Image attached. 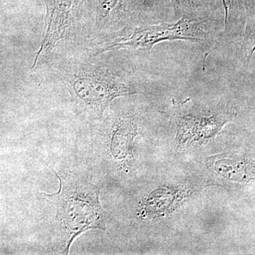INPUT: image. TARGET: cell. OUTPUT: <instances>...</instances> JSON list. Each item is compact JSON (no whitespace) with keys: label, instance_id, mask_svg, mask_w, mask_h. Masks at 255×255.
Masks as SVG:
<instances>
[{"label":"cell","instance_id":"cell-1","mask_svg":"<svg viewBox=\"0 0 255 255\" xmlns=\"http://www.w3.org/2000/svg\"><path fill=\"white\" fill-rule=\"evenodd\" d=\"M211 36V27L205 20L196 14H183L176 22L140 24L126 30L101 46L95 55L122 49L150 51L155 45L164 41H187L201 44Z\"/></svg>","mask_w":255,"mask_h":255},{"label":"cell","instance_id":"cell-2","mask_svg":"<svg viewBox=\"0 0 255 255\" xmlns=\"http://www.w3.org/2000/svg\"><path fill=\"white\" fill-rule=\"evenodd\" d=\"M63 75L79 100L89 108L101 113L116 98L140 92L136 82L107 67L78 65L68 69Z\"/></svg>","mask_w":255,"mask_h":255},{"label":"cell","instance_id":"cell-3","mask_svg":"<svg viewBox=\"0 0 255 255\" xmlns=\"http://www.w3.org/2000/svg\"><path fill=\"white\" fill-rule=\"evenodd\" d=\"M76 0H47L46 28L32 69L36 68L63 38Z\"/></svg>","mask_w":255,"mask_h":255},{"label":"cell","instance_id":"cell-4","mask_svg":"<svg viewBox=\"0 0 255 255\" xmlns=\"http://www.w3.org/2000/svg\"><path fill=\"white\" fill-rule=\"evenodd\" d=\"M75 196L67 201L63 209L65 213L64 222L70 229V234L72 235L71 243L74 238L87 229H105L100 219V206L97 196H92V198L82 196V194H75Z\"/></svg>","mask_w":255,"mask_h":255},{"label":"cell","instance_id":"cell-5","mask_svg":"<svg viewBox=\"0 0 255 255\" xmlns=\"http://www.w3.org/2000/svg\"><path fill=\"white\" fill-rule=\"evenodd\" d=\"M126 1L127 0H97V26L105 27L112 16L123 11Z\"/></svg>","mask_w":255,"mask_h":255},{"label":"cell","instance_id":"cell-6","mask_svg":"<svg viewBox=\"0 0 255 255\" xmlns=\"http://www.w3.org/2000/svg\"><path fill=\"white\" fill-rule=\"evenodd\" d=\"M174 9L183 14H196L202 0H169Z\"/></svg>","mask_w":255,"mask_h":255},{"label":"cell","instance_id":"cell-7","mask_svg":"<svg viewBox=\"0 0 255 255\" xmlns=\"http://www.w3.org/2000/svg\"><path fill=\"white\" fill-rule=\"evenodd\" d=\"M222 2L225 9V27L227 29L232 18L234 0H222Z\"/></svg>","mask_w":255,"mask_h":255},{"label":"cell","instance_id":"cell-8","mask_svg":"<svg viewBox=\"0 0 255 255\" xmlns=\"http://www.w3.org/2000/svg\"><path fill=\"white\" fill-rule=\"evenodd\" d=\"M155 0H145V2L148 4H152L155 2Z\"/></svg>","mask_w":255,"mask_h":255}]
</instances>
